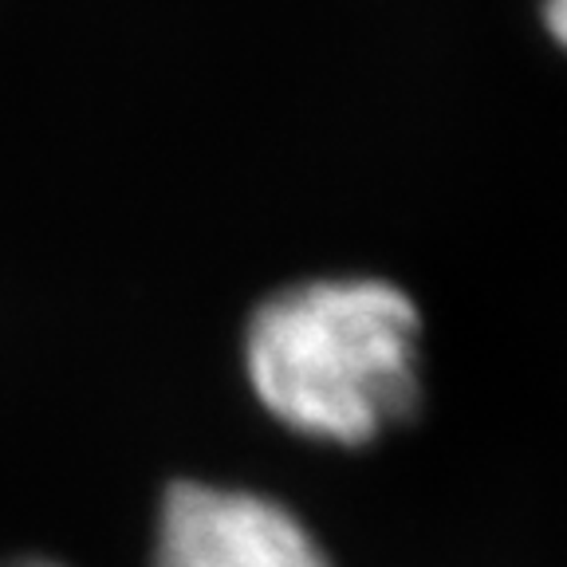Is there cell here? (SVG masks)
<instances>
[{
  "label": "cell",
  "mask_w": 567,
  "mask_h": 567,
  "mask_svg": "<svg viewBox=\"0 0 567 567\" xmlns=\"http://www.w3.org/2000/svg\"><path fill=\"white\" fill-rule=\"evenodd\" d=\"M240 374L284 434L367 450L422 410V308L402 284L374 272L288 280L245 316Z\"/></svg>",
  "instance_id": "1"
},
{
  "label": "cell",
  "mask_w": 567,
  "mask_h": 567,
  "mask_svg": "<svg viewBox=\"0 0 567 567\" xmlns=\"http://www.w3.org/2000/svg\"><path fill=\"white\" fill-rule=\"evenodd\" d=\"M151 567H336V559L280 496L182 477L162 488Z\"/></svg>",
  "instance_id": "2"
},
{
  "label": "cell",
  "mask_w": 567,
  "mask_h": 567,
  "mask_svg": "<svg viewBox=\"0 0 567 567\" xmlns=\"http://www.w3.org/2000/svg\"><path fill=\"white\" fill-rule=\"evenodd\" d=\"M540 24L544 35L567 55V0H540Z\"/></svg>",
  "instance_id": "3"
},
{
  "label": "cell",
  "mask_w": 567,
  "mask_h": 567,
  "mask_svg": "<svg viewBox=\"0 0 567 567\" xmlns=\"http://www.w3.org/2000/svg\"><path fill=\"white\" fill-rule=\"evenodd\" d=\"M4 567H68V564L48 559V556H24V559H12V564H4Z\"/></svg>",
  "instance_id": "4"
}]
</instances>
